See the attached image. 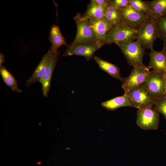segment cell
<instances>
[{
  "instance_id": "23",
  "label": "cell",
  "mask_w": 166,
  "mask_h": 166,
  "mask_svg": "<svg viewBox=\"0 0 166 166\" xmlns=\"http://www.w3.org/2000/svg\"><path fill=\"white\" fill-rule=\"evenodd\" d=\"M129 3L132 7L136 10L150 15L149 10L144 1L141 0H129Z\"/></svg>"
},
{
  "instance_id": "4",
  "label": "cell",
  "mask_w": 166,
  "mask_h": 166,
  "mask_svg": "<svg viewBox=\"0 0 166 166\" xmlns=\"http://www.w3.org/2000/svg\"><path fill=\"white\" fill-rule=\"evenodd\" d=\"M156 19L150 16L137 29L136 40L145 48L150 49L158 38Z\"/></svg>"
},
{
  "instance_id": "18",
  "label": "cell",
  "mask_w": 166,
  "mask_h": 166,
  "mask_svg": "<svg viewBox=\"0 0 166 166\" xmlns=\"http://www.w3.org/2000/svg\"><path fill=\"white\" fill-rule=\"evenodd\" d=\"M94 58L101 69L112 77L122 81L123 78L121 76L120 69L117 66L97 56H94Z\"/></svg>"
},
{
  "instance_id": "10",
  "label": "cell",
  "mask_w": 166,
  "mask_h": 166,
  "mask_svg": "<svg viewBox=\"0 0 166 166\" xmlns=\"http://www.w3.org/2000/svg\"><path fill=\"white\" fill-rule=\"evenodd\" d=\"M103 44L96 43L94 44H80L71 47L67 46L63 56L73 55L84 57L87 60L94 58L95 52L103 47Z\"/></svg>"
},
{
  "instance_id": "15",
  "label": "cell",
  "mask_w": 166,
  "mask_h": 166,
  "mask_svg": "<svg viewBox=\"0 0 166 166\" xmlns=\"http://www.w3.org/2000/svg\"><path fill=\"white\" fill-rule=\"evenodd\" d=\"M101 105L109 111H114L123 107L135 108L134 105L128 94L102 102Z\"/></svg>"
},
{
  "instance_id": "26",
  "label": "cell",
  "mask_w": 166,
  "mask_h": 166,
  "mask_svg": "<svg viewBox=\"0 0 166 166\" xmlns=\"http://www.w3.org/2000/svg\"><path fill=\"white\" fill-rule=\"evenodd\" d=\"M110 1L109 0H91L90 2L97 6H106L109 5Z\"/></svg>"
},
{
  "instance_id": "16",
  "label": "cell",
  "mask_w": 166,
  "mask_h": 166,
  "mask_svg": "<svg viewBox=\"0 0 166 166\" xmlns=\"http://www.w3.org/2000/svg\"><path fill=\"white\" fill-rule=\"evenodd\" d=\"M49 40L51 43V51H57L62 45L67 46L66 39L61 34L58 26L56 25H52L50 28Z\"/></svg>"
},
{
  "instance_id": "17",
  "label": "cell",
  "mask_w": 166,
  "mask_h": 166,
  "mask_svg": "<svg viewBox=\"0 0 166 166\" xmlns=\"http://www.w3.org/2000/svg\"><path fill=\"white\" fill-rule=\"evenodd\" d=\"M148 8L150 15L156 19L166 14V0L144 1Z\"/></svg>"
},
{
  "instance_id": "5",
  "label": "cell",
  "mask_w": 166,
  "mask_h": 166,
  "mask_svg": "<svg viewBox=\"0 0 166 166\" xmlns=\"http://www.w3.org/2000/svg\"><path fill=\"white\" fill-rule=\"evenodd\" d=\"M160 113L153 107L138 109L136 123L142 129L145 130L158 129Z\"/></svg>"
},
{
  "instance_id": "24",
  "label": "cell",
  "mask_w": 166,
  "mask_h": 166,
  "mask_svg": "<svg viewBox=\"0 0 166 166\" xmlns=\"http://www.w3.org/2000/svg\"><path fill=\"white\" fill-rule=\"evenodd\" d=\"M154 105L159 113L163 115L166 120V96H163L156 101Z\"/></svg>"
},
{
  "instance_id": "27",
  "label": "cell",
  "mask_w": 166,
  "mask_h": 166,
  "mask_svg": "<svg viewBox=\"0 0 166 166\" xmlns=\"http://www.w3.org/2000/svg\"><path fill=\"white\" fill-rule=\"evenodd\" d=\"M5 60L4 55L1 52L0 53V68L2 67V65Z\"/></svg>"
},
{
  "instance_id": "6",
  "label": "cell",
  "mask_w": 166,
  "mask_h": 166,
  "mask_svg": "<svg viewBox=\"0 0 166 166\" xmlns=\"http://www.w3.org/2000/svg\"><path fill=\"white\" fill-rule=\"evenodd\" d=\"M166 81V75L152 70L141 85L149 91L155 101L164 96Z\"/></svg>"
},
{
  "instance_id": "14",
  "label": "cell",
  "mask_w": 166,
  "mask_h": 166,
  "mask_svg": "<svg viewBox=\"0 0 166 166\" xmlns=\"http://www.w3.org/2000/svg\"><path fill=\"white\" fill-rule=\"evenodd\" d=\"M51 53L50 48L42 57L41 61L36 68L31 76L26 81V87L31 86L34 82L40 81L45 73Z\"/></svg>"
},
{
  "instance_id": "1",
  "label": "cell",
  "mask_w": 166,
  "mask_h": 166,
  "mask_svg": "<svg viewBox=\"0 0 166 166\" xmlns=\"http://www.w3.org/2000/svg\"><path fill=\"white\" fill-rule=\"evenodd\" d=\"M116 44L121 50L130 66L133 67L146 66L143 62L145 49L137 40L119 42Z\"/></svg>"
},
{
  "instance_id": "19",
  "label": "cell",
  "mask_w": 166,
  "mask_h": 166,
  "mask_svg": "<svg viewBox=\"0 0 166 166\" xmlns=\"http://www.w3.org/2000/svg\"><path fill=\"white\" fill-rule=\"evenodd\" d=\"M108 6H97L90 2L88 5L86 12L82 16L84 18L88 19H102L103 18Z\"/></svg>"
},
{
  "instance_id": "11",
  "label": "cell",
  "mask_w": 166,
  "mask_h": 166,
  "mask_svg": "<svg viewBox=\"0 0 166 166\" xmlns=\"http://www.w3.org/2000/svg\"><path fill=\"white\" fill-rule=\"evenodd\" d=\"M148 54L150 57L149 67L153 71L166 75V44L164 43L162 49L160 51H156L153 47Z\"/></svg>"
},
{
  "instance_id": "2",
  "label": "cell",
  "mask_w": 166,
  "mask_h": 166,
  "mask_svg": "<svg viewBox=\"0 0 166 166\" xmlns=\"http://www.w3.org/2000/svg\"><path fill=\"white\" fill-rule=\"evenodd\" d=\"M76 23L77 32L73 42L67 46L71 47L80 44H94L97 42L95 33L90 26L88 19L77 13L74 17Z\"/></svg>"
},
{
  "instance_id": "9",
  "label": "cell",
  "mask_w": 166,
  "mask_h": 166,
  "mask_svg": "<svg viewBox=\"0 0 166 166\" xmlns=\"http://www.w3.org/2000/svg\"><path fill=\"white\" fill-rule=\"evenodd\" d=\"M118 10L123 22L137 30L150 16L136 10L129 4Z\"/></svg>"
},
{
  "instance_id": "25",
  "label": "cell",
  "mask_w": 166,
  "mask_h": 166,
  "mask_svg": "<svg viewBox=\"0 0 166 166\" xmlns=\"http://www.w3.org/2000/svg\"><path fill=\"white\" fill-rule=\"evenodd\" d=\"M129 4V0H111L110 5L117 9L124 7Z\"/></svg>"
},
{
  "instance_id": "13",
  "label": "cell",
  "mask_w": 166,
  "mask_h": 166,
  "mask_svg": "<svg viewBox=\"0 0 166 166\" xmlns=\"http://www.w3.org/2000/svg\"><path fill=\"white\" fill-rule=\"evenodd\" d=\"M88 20L90 26L96 35L97 42L105 45L106 36L114 26L104 18L100 19H89Z\"/></svg>"
},
{
  "instance_id": "22",
  "label": "cell",
  "mask_w": 166,
  "mask_h": 166,
  "mask_svg": "<svg viewBox=\"0 0 166 166\" xmlns=\"http://www.w3.org/2000/svg\"><path fill=\"white\" fill-rule=\"evenodd\" d=\"M155 24L158 38L166 44V14L156 19Z\"/></svg>"
},
{
  "instance_id": "28",
  "label": "cell",
  "mask_w": 166,
  "mask_h": 166,
  "mask_svg": "<svg viewBox=\"0 0 166 166\" xmlns=\"http://www.w3.org/2000/svg\"><path fill=\"white\" fill-rule=\"evenodd\" d=\"M164 96H166V81L165 86V90L164 95Z\"/></svg>"
},
{
  "instance_id": "8",
  "label": "cell",
  "mask_w": 166,
  "mask_h": 166,
  "mask_svg": "<svg viewBox=\"0 0 166 166\" xmlns=\"http://www.w3.org/2000/svg\"><path fill=\"white\" fill-rule=\"evenodd\" d=\"M138 109L153 107L155 102L152 95L144 86L141 85L131 89L127 93Z\"/></svg>"
},
{
  "instance_id": "20",
  "label": "cell",
  "mask_w": 166,
  "mask_h": 166,
  "mask_svg": "<svg viewBox=\"0 0 166 166\" xmlns=\"http://www.w3.org/2000/svg\"><path fill=\"white\" fill-rule=\"evenodd\" d=\"M0 73L5 83L14 92L20 93L22 90L18 87L17 82L14 76L5 66L0 68Z\"/></svg>"
},
{
  "instance_id": "3",
  "label": "cell",
  "mask_w": 166,
  "mask_h": 166,
  "mask_svg": "<svg viewBox=\"0 0 166 166\" xmlns=\"http://www.w3.org/2000/svg\"><path fill=\"white\" fill-rule=\"evenodd\" d=\"M137 30L123 22L110 30L106 36L105 45L134 41L136 39Z\"/></svg>"
},
{
  "instance_id": "21",
  "label": "cell",
  "mask_w": 166,
  "mask_h": 166,
  "mask_svg": "<svg viewBox=\"0 0 166 166\" xmlns=\"http://www.w3.org/2000/svg\"><path fill=\"white\" fill-rule=\"evenodd\" d=\"M103 18L114 26L123 22L118 9L110 4L105 11Z\"/></svg>"
},
{
  "instance_id": "12",
  "label": "cell",
  "mask_w": 166,
  "mask_h": 166,
  "mask_svg": "<svg viewBox=\"0 0 166 166\" xmlns=\"http://www.w3.org/2000/svg\"><path fill=\"white\" fill-rule=\"evenodd\" d=\"M51 56L45 73L39 81L42 85L43 95L46 97H48L52 76L60 57V51H52L51 50Z\"/></svg>"
},
{
  "instance_id": "7",
  "label": "cell",
  "mask_w": 166,
  "mask_h": 166,
  "mask_svg": "<svg viewBox=\"0 0 166 166\" xmlns=\"http://www.w3.org/2000/svg\"><path fill=\"white\" fill-rule=\"evenodd\" d=\"M148 66L133 67L130 75L123 78L121 81V88L124 93L127 94L132 89L141 85L150 73Z\"/></svg>"
}]
</instances>
